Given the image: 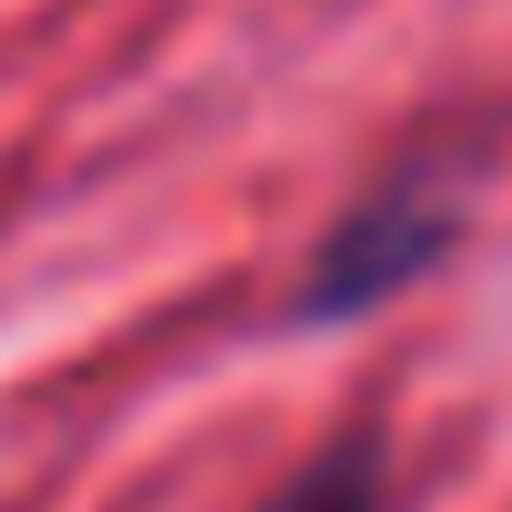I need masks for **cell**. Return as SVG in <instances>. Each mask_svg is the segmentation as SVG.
Here are the masks:
<instances>
[{"instance_id": "7a4b0ae2", "label": "cell", "mask_w": 512, "mask_h": 512, "mask_svg": "<svg viewBox=\"0 0 512 512\" xmlns=\"http://www.w3.org/2000/svg\"><path fill=\"white\" fill-rule=\"evenodd\" d=\"M262 512H382V442L372 432H342V442H322Z\"/></svg>"}, {"instance_id": "6da1fadb", "label": "cell", "mask_w": 512, "mask_h": 512, "mask_svg": "<svg viewBox=\"0 0 512 512\" xmlns=\"http://www.w3.org/2000/svg\"><path fill=\"white\" fill-rule=\"evenodd\" d=\"M452 241H462V191H452V171L402 161L372 201H352V211L322 231V251H312L292 312H302V322H352V312L412 292Z\"/></svg>"}]
</instances>
